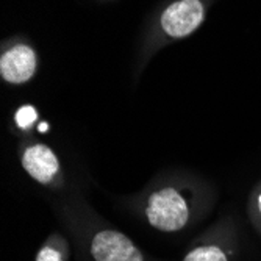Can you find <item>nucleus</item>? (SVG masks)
I'll list each match as a JSON object with an SVG mask.
<instances>
[{
    "label": "nucleus",
    "mask_w": 261,
    "mask_h": 261,
    "mask_svg": "<svg viewBox=\"0 0 261 261\" xmlns=\"http://www.w3.org/2000/svg\"><path fill=\"white\" fill-rule=\"evenodd\" d=\"M69 246L61 234H52L36 253L35 261H67Z\"/></svg>",
    "instance_id": "423d86ee"
},
{
    "label": "nucleus",
    "mask_w": 261,
    "mask_h": 261,
    "mask_svg": "<svg viewBox=\"0 0 261 261\" xmlns=\"http://www.w3.org/2000/svg\"><path fill=\"white\" fill-rule=\"evenodd\" d=\"M89 253L94 261H144L138 246L119 230L103 228L92 234Z\"/></svg>",
    "instance_id": "20e7f679"
},
{
    "label": "nucleus",
    "mask_w": 261,
    "mask_h": 261,
    "mask_svg": "<svg viewBox=\"0 0 261 261\" xmlns=\"http://www.w3.org/2000/svg\"><path fill=\"white\" fill-rule=\"evenodd\" d=\"M205 19L202 0H175L160 16L161 32L171 39H183L193 35Z\"/></svg>",
    "instance_id": "7ed1b4c3"
},
{
    "label": "nucleus",
    "mask_w": 261,
    "mask_h": 261,
    "mask_svg": "<svg viewBox=\"0 0 261 261\" xmlns=\"http://www.w3.org/2000/svg\"><path fill=\"white\" fill-rule=\"evenodd\" d=\"M38 70V55L29 44L17 42L10 45L0 57V77L10 85L30 82Z\"/></svg>",
    "instance_id": "39448f33"
},
{
    "label": "nucleus",
    "mask_w": 261,
    "mask_h": 261,
    "mask_svg": "<svg viewBox=\"0 0 261 261\" xmlns=\"http://www.w3.org/2000/svg\"><path fill=\"white\" fill-rule=\"evenodd\" d=\"M249 215L252 219V224L261 233V185L256 186V189L252 193L250 202H249Z\"/></svg>",
    "instance_id": "1a4fd4ad"
},
{
    "label": "nucleus",
    "mask_w": 261,
    "mask_h": 261,
    "mask_svg": "<svg viewBox=\"0 0 261 261\" xmlns=\"http://www.w3.org/2000/svg\"><path fill=\"white\" fill-rule=\"evenodd\" d=\"M38 110L33 105H20L14 113V124L22 132H30L38 124Z\"/></svg>",
    "instance_id": "6e6552de"
},
{
    "label": "nucleus",
    "mask_w": 261,
    "mask_h": 261,
    "mask_svg": "<svg viewBox=\"0 0 261 261\" xmlns=\"http://www.w3.org/2000/svg\"><path fill=\"white\" fill-rule=\"evenodd\" d=\"M183 261H230L228 253L218 244H202L189 250Z\"/></svg>",
    "instance_id": "0eeeda50"
},
{
    "label": "nucleus",
    "mask_w": 261,
    "mask_h": 261,
    "mask_svg": "<svg viewBox=\"0 0 261 261\" xmlns=\"http://www.w3.org/2000/svg\"><path fill=\"white\" fill-rule=\"evenodd\" d=\"M144 216L153 228L163 233H175L189 224L191 205L180 189L174 186H161L147 197L144 203Z\"/></svg>",
    "instance_id": "f257e3e1"
},
{
    "label": "nucleus",
    "mask_w": 261,
    "mask_h": 261,
    "mask_svg": "<svg viewBox=\"0 0 261 261\" xmlns=\"http://www.w3.org/2000/svg\"><path fill=\"white\" fill-rule=\"evenodd\" d=\"M38 130H39L41 133H47V130H49V124L41 122V124H39V127H38Z\"/></svg>",
    "instance_id": "9d476101"
},
{
    "label": "nucleus",
    "mask_w": 261,
    "mask_h": 261,
    "mask_svg": "<svg viewBox=\"0 0 261 261\" xmlns=\"http://www.w3.org/2000/svg\"><path fill=\"white\" fill-rule=\"evenodd\" d=\"M19 161L35 181L44 186H61L63 171L57 153L42 142L30 141L19 147Z\"/></svg>",
    "instance_id": "f03ea898"
}]
</instances>
